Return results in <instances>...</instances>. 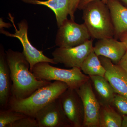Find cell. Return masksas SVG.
Wrapping results in <instances>:
<instances>
[{
	"label": "cell",
	"mask_w": 127,
	"mask_h": 127,
	"mask_svg": "<svg viewBox=\"0 0 127 127\" xmlns=\"http://www.w3.org/2000/svg\"><path fill=\"white\" fill-rule=\"evenodd\" d=\"M5 52L12 82L11 97L17 99L26 98L51 82L37 79L30 70V64L23 52L9 49Z\"/></svg>",
	"instance_id": "6da1fadb"
},
{
	"label": "cell",
	"mask_w": 127,
	"mask_h": 127,
	"mask_svg": "<svg viewBox=\"0 0 127 127\" xmlns=\"http://www.w3.org/2000/svg\"><path fill=\"white\" fill-rule=\"evenodd\" d=\"M68 88V85L63 82H51L26 98L17 99L10 97L7 108L34 118L38 111L58 98Z\"/></svg>",
	"instance_id": "7a4b0ae2"
},
{
	"label": "cell",
	"mask_w": 127,
	"mask_h": 127,
	"mask_svg": "<svg viewBox=\"0 0 127 127\" xmlns=\"http://www.w3.org/2000/svg\"><path fill=\"white\" fill-rule=\"evenodd\" d=\"M82 10V19L91 37L98 40L114 37V28L106 4L95 0L88 3Z\"/></svg>",
	"instance_id": "3957f363"
},
{
	"label": "cell",
	"mask_w": 127,
	"mask_h": 127,
	"mask_svg": "<svg viewBox=\"0 0 127 127\" xmlns=\"http://www.w3.org/2000/svg\"><path fill=\"white\" fill-rule=\"evenodd\" d=\"M50 63L47 62L38 63L31 71L38 80L63 82L69 88L75 89L90 79L89 76L83 73L80 68L63 69L53 66Z\"/></svg>",
	"instance_id": "277c9868"
},
{
	"label": "cell",
	"mask_w": 127,
	"mask_h": 127,
	"mask_svg": "<svg viewBox=\"0 0 127 127\" xmlns=\"http://www.w3.org/2000/svg\"><path fill=\"white\" fill-rule=\"evenodd\" d=\"M58 28L55 44L58 47L76 46L89 40L91 37L84 23L78 24L72 19H67Z\"/></svg>",
	"instance_id": "5b68a950"
},
{
	"label": "cell",
	"mask_w": 127,
	"mask_h": 127,
	"mask_svg": "<svg viewBox=\"0 0 127 127\" xmlns=\"http://www.w3.org/2000/svg\"><path fill=\"white\" fill-rule=\"evenodd\" d=\"M93 47L92 39L74 47H58L52 53L53 59L56 64H61L67 68H81L84 60L93 51Z\"/></svg>",
	"instance_id": "8992f818"
},
{
	"label": "cell",
	"mask_w": 127,
	"mask_h": 127,
	"mask_svg": "<svg viewBox=\"0 0 127 127\" xmlns=\"http://www.w3.org/2000/svg\"><path fill=\"white\" fill-rule=\"evenodd\" d=\"M11 20L15 29L14 34H11L3 31V34L12 37H15L20 40L23 48V53L30 65V70L31 71L34 66L36 64L41 62H47L52 64H56L53 59H51L46 56L43 54L42 51H39L33 46L28 39V26L27 21L22 20L17 24L18 29L15 25L13 18Z\"/></svg>",
	"instance_id": "52a82bcc"
},
{
	"label": "cell",
	"mask_w": 127,
	"mask_h": 127,
	"mask_svg": "<svg viewBox=\"0 0 127 127\" xmlns=\"http://www.w3.org/2000/svg\"><path fill=\"white\" fill-rule=\"evenodd\" d=\"M91 79L76 89L84 107L83 127H99L100 104L96 96Z\"/></svg>",
	"instance_id": "ba28073f"
},
{
	"label": "cell",
	"mask_w": 127,
	"mask_h": 127,
	"mask_svg": "<svg viewBox=\"0 0 127 127\" xmlns=\"http://www.w3.org/2000/svg\"><path fill=\"white\" fill-rule=\"evenodd\" d=\"M38 127H72L59 98L38 111L34 117Z\"/></svg>",
	"instance_id": "9c48e42d"
},
{
	"label": "cell",
	"mask_w": 127,
	"mask_h": 127,
	"mask_svg": "<svg viewBox=\"0 0 127 127\" xmlns=\"http://www.w3.org/2000/svg\"><path fill=\"white\" fill-rule=\"evenodd\" d=\"M59 98L72 127H83L84 107L81 98L76 89L68 88Z\"/></svg>",
	"instance_id": "30bf717a"
},
{
	"label": "cell",
	"mask_w": 127,
	"mask_h": 127,
	"mask_svg": "<svg viewBox=\"0 0 127 127\" xmlns=\"http://www.w3.org/2000/svg\"><path fill=\"white\" fill-rule=\"evenodd\" d=\"M101 63L106 70L104 77L109 82L116 94L127 97V72L110 59L99 56Z\"/></svg>",
	"instance_id": "8fae6325"
},
{
	"label": "cell",
	"mask_w": 127,
	"mask_h": 127,
	"mask_svg": "<svg viewBox=\"0 0 127 127\" xmlns=\"http://www.w3.org/2000/svg\"><path fill=\"white\" fill-rule=\"evenodd\" d=\"M93 50L98 56H102L118 64L127 49L122 42L114 37L98 40L94 46Z\"/></svg>",
	"instance_id": "7c38bea8"
},
{
	"label": "cell",
	"mask_w": 127,
	"mask_h": 127,
	"mask_svg": "<svg viewBox=\"0 0 127 127\" xmlns=\"http://www.w3.org/2000/svg\"><path fill=\"white\" fill-rule=\"evenodd\" d=\"M12 85L10 72L6 61V52L2 46L0 48V106L6 109L11 96Z\"/></svg>",
	"instance_id": "4fadbf2b"
},
{
	"label": "cell",
	"mask_w": 127,
	"mask_h": 127,
	"mask_svg": "<svg viewBox=\"0 0 127 127\" xmlns=\"http://www.w3.org/2000/svg\"><path fill=\"white\" fill-rule=\"evenodd\" d=\"M106 4L114 28V38L118 40L123 32L127 31V7L119 0H108Z\"/></svg>",
	"instance_id": "5bb4252c"
},
{
	"label": "cell",
	"mask_w": 127,
	"mask_h": 127,
	"mask_svg": "<svg viewBox=\"0 0 127 127\" xmlns=\"http://www.w3.org/2000/svg\"><path fill=\"white\" fill-rule=\"evenodd\" d=\"M32 4L43 5L48 7L55 13L58 27L67 19L71 5V0H21Z\"/></svg>",
	"instance_id": "9a60e30c"
},
{
	"label": "cell",
	"mask_w": 127,
	"mask_h": 127,
	"mask_svg": "<svg viewBox=\"0 0 127 127\" xmlns=\"http://www.w3.org/2000/svg\"><path fill=\"white\" fill-rule=\"evenodd\" d=\"M90 79L100 98V104L112 105L116 93L104 77L90 76Z\"/></svg>",
	"instance_id": "2e32d148"
},
{
	"label": "cell",
	"mask_w": 127,
	"mask_h": 127,
	"mask_svg": "<svg viewBox=\"0 0 127 127\" xmlns=\"http://www.w3.org/2000/svg\"><path fill=\"white\" fill-rule=\"evenodd\" d=\"M123 117L112 105L100 104L99 127H122Z\"/></svg>",
	"instance_id": "e0dca14e"
},
{
	"label": "cell",
	"mask_w": 127,
	"mask_h": 127,
	"mask_svg": "<svg viewBox=\"0 0 127 127\" xmlns=\"http://www.w3.org/2000/svg\"><path fill=\"white\" fill-rule=\"evenodd\" d=\"M83 73L90 76H100L104 77L106 70L101 63L99 57L93 50L88 55L81 68Z\"/></svg>",
	"instance_id": "ac0fdd59"
},
{
	"label": "cell",
	"mask_w": 127,
	"mask_h": 127,
	"mask_svg": "<svg viewBox=\"0 0 127 127\" xmlns=\"http://www.w3.org/2000/svg\"><path fill=\"white\" fill-rule=\"evenodd\" d=\"M28 116L24 114L11 109H0V127H8L21 118Z\"/></svg>",
	"instance_id": "d6986e66"
},
{
	"label": "cell",
	"mask_w": 127,
	"mask_h": 127,
	"mask_svg": "<svg viewBox=\"0 0 127 127\" xmlns=\"http://www.w3.org/2000/svg\"><path fill=\"white\" fill-rule=\"evenodd\" d=\"M123 115H127V97L116 94L112 104Z\"/></svg>",
	"instance_id": "ffe728a7"
},
{
	"label": "cell",
	"mask_w": 127,
	"mask_h": 127,
	"mask_svg": "<svg viewBox=\"0 0 127 127\" xmlns=\"http://www.w3.org/2000/svg\"><path fill=\"white\" fill-rule=\"evenodd\" d=\"M8 127H38V126L35 118L26 116L12 124Z\"/></svg>",
	"instance_id": "44dd1931"
},
{
	"label": "cell",
	"mask_w": 127,
	"mask_h": 127,
	"mask_svg": "<svg viewBox=\"0 0 127 127\" xmlns=\"http://www.w3.org/2000/svg\"><path fill=\"white\" fill-rule=\"evenodd\" d=\"M80 1V0H71V5L69 15L70 19L73 20L75 19L74 14L77 9V6Z\"/></svg>",
	"instance_id": "7402d4cb"
},
{
	"label": "cell",
	"mask_w": 127,
	"mask_h": 127,
	"mask_svg": "<svg viewBox=\"0 0 127 127\" xmlns=\"http://www.w3.org/2000/svg\"><path fill=\"white\" fill-rule=\"evenodd\" d=\"M118 65L122 67L127 72V50Z\"/></svg>",
	"instance_id": "603a6c76"
},
{
	"label": "cell",
	"mask_w": 127,
	"mask_h": 127,
	"mask_svg": "<svg viewBox=\"0 0 127 127\" xmlns=\"http://www.w3.org/2000/svg\"><path fill=\"white\" fill-rule=\"evenodd\" d=\"M93 0H80L77 6V9L79 10H82L84 6L88 3ZM101 0L103 2H104L105 4H107L108 1V0Z\"/></svg>",
	"instance_id": "cb8c5ba5"
},
{
	"label": "cell",
	"mask_w": 127,
	"mask_h": 127,
	"mask_svg": "<svg viewBox=\"0 0 127 127\" xmlns=\"http://www.w3.org/2000/svg\"><path fill=\"white\" fill-rule=\"evenodd\" d=\"M119 40L125 44L127 49V31L123 32L119 38Z\"/></svg>",
	"instance_id": "d4e9b609"
},
{
	"label": "cell",
	"mask_w": 127,
	"mask_h": 127,
	"mask_svg": "<svg viewBox=\"0 0 127 127\" xmlns=\"http://www.w3.org/2000/svg\"><path fill=\"white\" fill-rule=\"evenodd\" d=\"M122 127H127V115H123Z\"/></svg>",
	"instance_id": "484cf974"
},
{
	"label": "cell",
	"mask_w": 127,
	"mask_h": 127,
	"mask_svg": "<svg viewBox=\"0 0 127 127\" xmlns=\"http://www.w3.org/2000/svg\"><path fill=\"white\" fill-rule=\"evenodd\" d=\"M120 2H123L127 6V0H119Z\"/></svg>",
	"instance_id": "4316f807"
}]
</instances>
